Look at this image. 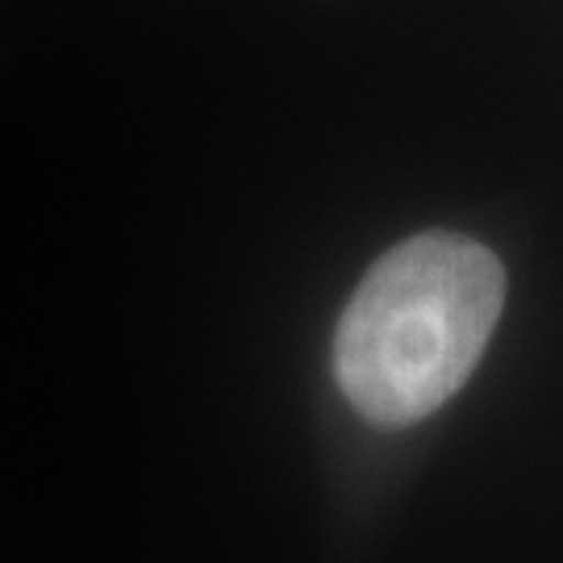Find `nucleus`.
<instances>
[{
  "mask_svg": "<svg viewBox=\"0 0 563 563\" xmlns=\"http://www.w3.org/2000/svg\"><path fill=\"white\" fill-rule=\"evenodd\" d=\"M505 305L501 260L463 234H418L384 255L334 334L342 397L376 426L446 405L481 363Z\"/></svg>",
  "mask_w": 563,
  "mask_h": 563,
  "instance_id": "f257e3e1",
  "label": "nucleus"
}]
</instances>
